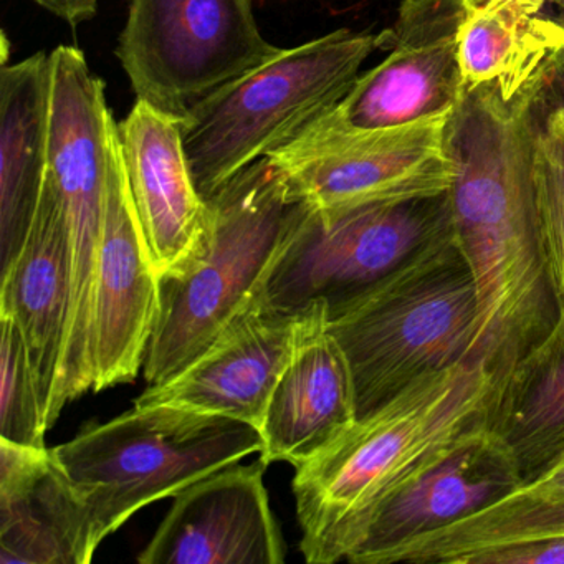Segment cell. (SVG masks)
Masks as SVG:
<instances>
[{
	"instance_id": "6da1fadb",
	"label": "cell",
	"mask_w": 564,
	"mask_h": 564,
	"mask_svg": "<svg viewBox=\"0 0 564 564\" xmlns=\"http://www.w3.org/2000/svg\"><path fill=\"white\" fill-rule=\"evenodd\" d=\"M546 74L511 98L490 84L464 90L445 127L454 167L452 234L477 292V356L507 379L557 316L533 186L538 97Z\"/></svg>"
},
{
	"instance_id": "7a4b0ae2",
	"label": "cell",
	"mask_w": 564,
	"mask_h": 564,
	"mask_svg": "<svg viewBox=\"0 0 564 564\" xmlns=\"http://www.w3.org/2000/svg\"><path fill=\"white\" fill-rule=\"evenodd\" d=\"M507 376L487 358L429 372L296 468L308 563L348 560L378 511L471 429L494 422Z\"/></svg>"
},
{
	"instance_id": "3957f363",
	"label": "cell",
	"mask_w": 564,
	"mask_h": 564,
	"mask_svg": "<svg viewBox=\"0 0 564 564\" xmlns=\"http://www.w3.org/2000/svg\"><path fill=\"white\" fill-rule=\"evenodd\" d=\"M206 239L177 275L161 279V308L144 378L161 384L199 358L263 299L280 257L312 206L272 158L240 171L207 200Z\"/></svg>"
},
{
	"instance_id": "277c9868",
	"label": "cell",
	"mask_w": 564,
	"mask_h": 564,
	"mask_svg": "<svg viewBox=\"0 0 564 564\" xmlns=\"http://www.w3.org/2000/svg\"><path fill=\"white\" fill-rule=\"evenodd\" d=\"M358 419L429 372L477 356V292L452 226L378 282L328 308Z\"/></svg>"
},
{
	"instance_id": "5b68a950",
	"label": "cell",
	"mask_w": 564,
	"mask_h": 564,
	"mask_svg": "<svg viewBox=\"0 0 564 564\" xmlns=\"http://www.w3.org/2000/svg\"><path fill=\"white\" fill-rule=\"evenodd\" d=\"M391 48V29H339L295 48H280L181 118L184 150L204 200L240 171L299 138L358 80L366 58Z\"/></svg>"
},
{
	"instance_id": "8992f818",
	"label": "cell",
	"mask_w": 564,
	"mask_h": 564,
	"mask_svg": "<svg viewBox=\"0 0 564 564\" xmlns=\"http://www.w3.org/2000/svg\"><path fill=\"white\" fill-rule=\"evenodd\" d=\"M247 422L174 405H134L52 448L98 544L134 513L262 451Z\"/></svg>"
},
{
	"instance_id": "52a82bcc",
	"label": "cell",
	"mask_w": 564,
	"mask_h": 564,
	"mask_svg": "<svg viewBox=\"0 0 564 564\" xmlns=\"http://www.w3.org/2000/svg\"><path fill=\"white\" fill-rule=\"evenodd\" d=\"M279 52L252 0H131L117 55L137 100L183 118Z\"/></svg>"
},
{
	"instance_id": "ba28073f",
	"label": "cell",
	"mask_w": 564,
	"mask_h": 564,
	"mask_svg": "<svg viewBox=\"0 0 564 564\" xmlns=\"http://www.w3.org/2000/svg\"><path fill=\"white\" fill-rule=\"evenodd\" d=\"M452 226L448 193L345 210L310 209L263 293L269 308L333 306L398 269Z\"/></svg>"
},
{
	"instance_id": "9c48e42d",
	"label": "cell",
	"mask_w": 564,
	"mask_h": 564,
	"mask_svg": "<svg viewBox=\"0 0 564 564\" xmlns=\"http://www.w3.org/2000/svg\"><path fill=\"white\" fill-rule=\"evenodd\" d=\"M52 97L47 180L54 186L70 239L72 305L67 348L87 355L91 343L95 275L104 237L117 121L105 84L84 52L61 45L51 54Z\"/></svg>"
},
{
	"instance_id": "30bf717a",
	"label": "cell",
	"mask_w": 564,
	"mask_h": 564,
	"mask_svg": "<svg viewBox=\"0 0 564 564\" xmlns=\"http://www.w3.org/2000/svg\"><path fill=\"white\" fill-rule=\"evenodd\" d=\"M447 120L355 131L319 117L269 158L313 209L345 210L438 196L448 193L454 181L445 151Z\"/></svg>"
},
{
	"instance_id": "8fae6325",
	"label": "cell",
	"mask_w": 564,
	"mask_h": 564,
	"mask_svg": "<svg viewBox=\"0 0 564 564\" xmlns=\"http://www.w3.org/2000/svg\"><path fill=\"white\" fill-rule=\"evenodd\" d=\"M468 12L462 0H402L388 57L322 118L376 131L451 117L464 97L460 32Z\"/></svg>"
},
{
	"instance_id": "7c38bea8",
	"label": "cell",
	"mask_w": 564,
	"mask_h": 564,
	"mask_svg": "<svg viewBox=\"0 0 564 564\" xmlns=\"http://www.w3.org/2000/svg\"><path fill=\"white\" fill-rule=\"evenodd\" d=\"M160 308L161 279L138 219L117 124L91 308L95 392L137 379Z\"/></svg>"
},
{
	"instance_id": "4fadbf2b",
	"label": "cell",
	"mask_w": 564,
	"mask_h": 564,
	"mask_svg": "<svg viewBox=\"0 0 564 564\" xmlns=\"http://www.w3.org/2000/svg\"><path fill=\"white\" fill-rule=\"evenodd\" d=\"M220 468L174 495L138 561L143 564H282L285 543L270 508L265 468Z\"/></svg>"
},
{
	"instance_id": "5bb4252c",
	"label": "cell",
	"mask_w": 564,
	"mask_h": 564,
	"mask_svg": "<svg viewBox=\"0 0 564 564\" xmlns=\"http://www.w3.org/2000/svg\"><path fill=\"white\" fill-rule=\"evenodd\" d=\"M303 313L276 312L260 300L183 371L148 386L134 405L224 415L260 431L273 388L295 349Z\"/></svg>"
},
{
	"instance_id": "9a60e30c",
	"label": "cell",
	"mask_w": 564,
	"mask_h": 564,
	"mask_svg": "<svg viewBox=\"0 0 564 564\" xmlns=\"http://www.w3.org/2000/svg\"><path fill=\"white\" fill-rule=\"evenodd\" d=\"M523 480L517 452L494 422H485L465 432L447 454L399 490L372 518L346 561L378 564L391 547L488 507Z\"/></svg>"
},
{
	"instance_id": "2e32d148",
	"label": "cell",
	"mask_w": 564,
	"mask_h": 564,
	"mask_svg": "<svg viewBox=\"0 0 564 564\" xmlns=\"http://www.w3.org/2000/svg\"><path fill=\"white\" fill-rule=\"evenodd\" d=\"M118 131L154 269L160 279L177 275L199 253L209 219L184 150L181 118L137 100Z\"/></svg>"
},
{
	"instance_id": "e0dca14e",
	"label": "cell",
	"mask_w": 564,
	"mask_h": 564,
	"mask_svg": "<svg viewBox=\"0 0 564 564\" xmlns=\"http://www.w3.org/2000/svg\"><path fill=\"white\" fill-rule=\"evenodd\" d=\"M70 305V239L61 199L45 177L28 239L2 269L0 315L14 318L24 336L47 427L67 405L64 356Z\"/></svg>"
},
{
	"instance_id": "ac0fdd59",
	"label": "cell",
	"mask_w": 564,
	"mask_h": 564,
	"mask_svg": "<svg viewBox=\"0 0 564 564\" xmlns=\"http://www.w3.org/2000/svg\"><path fill=\"white\" fill-rule=\"evenodd\" d=\"M358 421L348 359L328 328V305L303 313L292 358L280 375L263 417L260 457L299 468Z\"/></svg>"
},
{
	"instance_id": "d6986e66",
	"label": "cell",
	"mask_w": 564,
	"mask_h": 564,
	"mask_svg": "<svg viewBox=\"0 0 564 564\" xmlns=\"http://www.w3.org/2000/svg\"><path fill=\"white\" fill-rule=\"evenodd\" d=\"M98 546L52 448L0 441V563L88 564Z\"/></svg>"
},
{
	"instance_id": "ffe728a7",
	"label": "cell",
	"mask_w": 564,
	"mask_h": 564,
	"mask_svg": "<svg viewBox=\"0 0 564 564\" xmlns=\"http://www.w3.org/2000/svg\"><path fill=\"white\" fill-rule=\"evenodd\" d=\"M52 62L45 52L0 72V253L24 246L48 170Z\"/></svg>"
},
{
	"instance_id": "44dd1931",
	"label": "cell",
	"mask_w": 564,
	"mask_h": 564,
	"mask_svg": "<svg viewBox=\"0 0 564 564\" xmlns=\"http://www.w3.org/2000/svg\"><path fill=\"white\" fill-rule=\"evenodd\" d=\"M564 52V22L550 0H488L460 32L464 90L495 85L507 98L543 77Z\"/></svg>"
},
{
	"instance_id": "7402d4cb",
	"label": "cell",
	"mask_w": 564,
	"mask_h": 564,
	"mask_svg": "<svg viewBox=\"0 0 564 564\" xmlns=\"http://www.w3.org/2000/svg\"><path fill=\"white\" fill-rule=\"evenodd\" d=\"M494 425L517 452L527 478L564 425V310L550 333L514 366Z\"/></svg>"
},
{
	"instance_id": "603a6c76",
	"label": "cell",
	"mask_w": 564,
	"mask_h": 564,
	"mask_svg": "<svg viewBox=\"0 0 564 564\" xmlns=\"http://www.w3.org/2000/svg\"><path fill=\"white\" fill-rule=\"evenodd\" d=\"M533 186L541 256L560 312L564 310V110L538 108Z\"/></svg>"
},
{
	"instance_id": "cb8c5ba5",
	"label": "cell",
	"mask_w": 564,
	"mask_h": 564,
	"mask_svg": "<svg viewBox=\"0 0 564 564\" xmlns=\"http://www.w3.org/2000/svg\"><path fill=\"white\" fill-rule=\"evenodd\" d=\"M0 441L24 447H45L48 427L28 345L14 318L0 315Z\"/></svg>"
},
{
	"instance_id": "d4e9b609",
	"label": "cell",
	"mask_w": 564,
	"mask_h": 564,
	"mask_svg": "<svg viewBox=\"0 0 564 564\" xmlns=\"http://www.w3.org/2000/svg\"><path fill=\"white\" fill-rule=\"evenodd\" d=\"M520 488L543 497H564V425Z\"/></svg>"
},
{
	"instance_id": "484cf974",
	"label": "cell",
	"mask_w": 564,
	"mask_h": 564,
	"mask_svg": "<svg viewBox=\"0 0 564 564\" xmlns=\"http://www.w3.org/2000/svg\"><path fill=\"white\" fill-rule=\"evenodd\" d=\"M35 4L68 22L72 28L97 15L98 0H34Z\"/></svg>"
},
{
	"instance_id": "4316f807",
	"label": "cell",
	"mask_w": 564,
	"mask_h": 564,
	"mask_svg": "<svg viewBox=\"0 0 564 564\" xmlns=\"http://www.w3.org/2000/svg\"><path fill=\"white\" fill-rule=\"evenodd\" d=\"M538 108L540 111L564 110V52L544 77Z\"/></svg>"
},
{
	"instance_id": "83f0119b",
	"label": "cell",
	"mask_w": 564,
	"mask_h": 564,
	"mask_svg": "<svg viewBox=\"0 0 564 564\" xmlns=\"http://www.w3.org/2000/svg\"><path fill=\"white\" fill-rule=\"evenodd\" d=\"M465 6H467L468 11H474V9L481 8V6L487 4L488 0H462ZM551 6H553L554 12H556L557 18L564 22V0H550Z\"/></svg>"
}]
</instances>
